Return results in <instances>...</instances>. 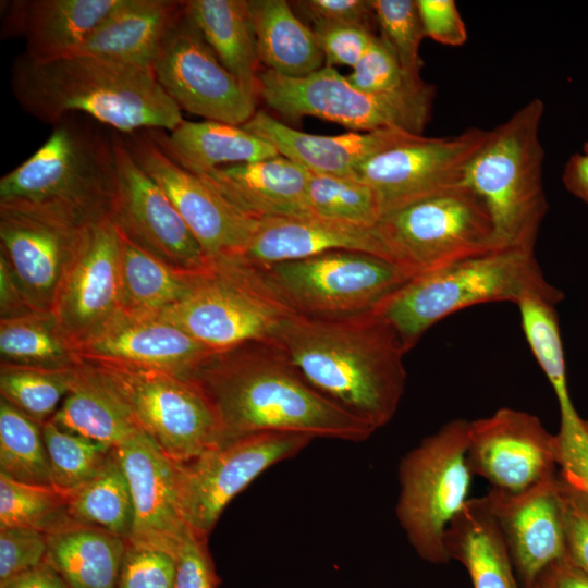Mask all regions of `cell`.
I'll return each instance as SVG.
<instances>
[{
	"label": "cell",
	"mask_w": 588,
	"mask_h": 588,
	"mask_svg": "<svg viewBox=\"0 0 588 588\" xmlns=\"http://www.w3.org/2000/svg\"><path fill=\"white\" fill-rule=\"evenodd\" d=\"M220 583L207 538L188 529L175 554L174 588H219Z\"/></svg>",
	"instance_id": "50"
},
{
	"label": "cell",
	"mask_w": 588,
	"mask_h": 588,
	"mask_svg": "<svg viewBox=\"0 0 588 588\" xmlns=\"http://www.w3.org/2000/svg\"><path fill=\"white\" fill-rule=\"evenodd\" d=\"M115 450L128 480L134 507L128 542L175 558L189 528L179 507L174 462L143 430Z\"/></svg>",
	"instance_id": "23"
},
{
	"label": "cell",
	"mask_w": 588,
	"mask_h": 588,
	"mask_svg": "<svg viewBox=\"0 0 588 588\" xmlns=\"http://www.w3.org/2000/svg\"><path fill=\"white\" fill-rule=\"evenodd\" d=\"M559 302L529 294L517 302L525 338L556 395L561 420L576 418L568 393L566 364L555 306Z\"/></svg>",
	"instance_id": "38"
},
{
	"label": "cell",
	"mask_w": 588,
	"mask_h": 588,
	"mask_svg": "<svg viewBox=\"0 0 588 588\" xmlns=\"http://www.w3.org/2000/svg\"><path fill=\"white\" fill-rule=\"evenodd\" d=\"M118 188L110 220L132 243L170 267L207 271L212 260L161 187L139 167L114 131Z\"/></svg>",
	"instance_id": "17"
},
{
	"label": "cell",
	"mask_w": 588,
	"mask_h": 588,
	"mask_svg": "<svg viewBox=\"0 0 588 588\" xmlns=\"http://www.w3.org/2000/svg\"><path fill=\"white\" fill-rule=\"evenodd\" d=\"M450 560L464 565L474 588H522L500 529L481 497L469 499L444 536Z\"/></svg>",
	"instance_id": "32"
},
{
	"label": "cell",
	"mask_w": 588,
	"mask_h": 588,
	"mask_svg": "<svg viewBox=\"0 0 588 588\" xmlns=\"http://www.w3.org/2000/svg\"><path fill=\"white\" fill-rule=\"evenodd\" d=\"M296 3L313 22L355 24L372 32L377 24L371 0H307Z\"/></svg>",
	"instance_id": "52"
},
{
	"label": "cell",
	"mask_w": 588,
	"mask_h": 588,
	"mask_svg": "<svg viewBox=\"0 0 588 588\" xmlns=\"http://www.w3.org/2000/svg\"><path fill=\"white\" fill-rule=\"evenodd\" d=\"M375 233L381 257L409 279L499 249L489 211L466 184L385 212Z\"/></svg>",
	"instance_id": "7"
},
{
	"label": "cell",
	"mask_w": 588,
	"mask_h": 588,
	"mask_svg": "<svg viewBox=\"0 0 588 588\" xmlns=\"http://www.w3.org/2000/svg\"><path fill=\"white\" fill-rule=\"evenodd\" d=\"M0 364L65 369L82 358L51 311L0 320Z\"/></svg>",
	"instance_id": "36"
},
{
	"label": "cell",
	"mask_w": 588,
	"mask_h": 588,
	"mask_svg": "<svg viewBox=\"0 0 588 588\" xmlns=\"http://www.w3.org/2000/svg\"><path fill=\"white\" fill-rule=\"evenodd\" d=\"M36 310L26 298L5 256L0 252V320L28 315Z\"/></svg>",
	"instance_id": "53"
},
{
	"label": "cell",
	"mask_w": 588,
	"mask_h": 588,
	"mask_svg": "<svg viewBox=\"0 0 588 588\" xmlns=\"http://www.w3.org/2000/svg\"><path fill=\"white\" fill-rule=\"evenodd\" d=\"M193 173L248 218L311 216L307 205L309 171L281 155Z\"/></svg>",
	"instance_id": "25"
},
{
	"label": "cell",
	"mask_w": 588,
	"mask_h": 588,
	"mask_svg": "<svg viewBox=\"0 0 588 588\" xmlns=\"http://www.w3.org/2000/svg\"><path fill=\"white\" fill-rule=\"evenodd\" d=\"M70 518L131 539L134 507L128 480L114 449L102 469L87 485L66 498Z\"/></svg>",
	"instance_id": "37"
},
{
	"label": "cell",
	"mask_w": 588,
	"mask_h": 588,
	"mask_svg": "<svg viewBox=\"0 0 588 588\" xmlns=\"http://www.w3.org/2000/svg\"><path fill=\"white\" fill-rule=\"evenodd\" d=\"M152 71L181 110L205 120L242 126L257 111V99L221 63L185 9L166 37Z\"/></svg>",
	"instance_id": "15"
},
{
	"label": "cell",
	"mask_w": 588,
	"mask_h": 588,
	"mask_svg": "<svg viewBox=\"0 0 588 588\" xmlns=\"http://www.w3.org/2000/svg\"><path fill=\"white\" fill-rule=\"evenodd\" d=\"M543 102L525 103L487 136L471 159L465 183L483 201L499 249L534 250L548 210L540 142Z\"/></svg>",
	"instance_id": "6"
},
{
	"label": "cell",
	"mask_w": 588,
	"mask_h": 588,
	"mask_svg": "<svg viewBox=\"0 0 588 588\" xmlns=\"http://www.w3.org/2000/svg\"><path fill=\"white\" fill-rule=\"evenodd\" d=\"M274 344L315 389L375 431L395 415L405 388L407 352L375 310L330 318L293 313Z\"/></svg>",
	"instance_id": "2"
},
{
	"label": "cell",
	"mask_w": 588,
	"mask_h": 588,
	"mask_svg": "<svg viewBox=\"0 0 588 588\" xmlns=\"http://www.w3.org/2000/svg\"><path fill=\"white\" fill-rule=\"evenodd\" d=\"M425 37L441 45L458 47L467 30L453 0H416Z\"/></svg>",
	"instance_id": "51"
},
{
	"label": "cell",
	"mask_w": 588,
	"mask_h": 588,
	"mask_svg": "<svg viewBox=\"0 0 588 588\" xmlns=\"http://www.w3.org/2000/svg\"><path fill=\"white\" fill-rule=\"evenodd\" d=\"M356 250L381 257L373 226L350 224L314 216L257 220L241 257L254 267L298 260L331 250Z\"/></svg>",
	"instance_id": "27"
},
{
	"label": "cell",
	"mask_w": 588,
	"mask_h": 588,
	"mask_svg": "<svg viewBox=\"0 0 588 588\" xmlns=\"http://www.w3.org/2000/svg\"><path fill=\"white\" fill-rule=\"evenodd\" d=\"M565 558L588 574V492L568 481L559 471Z\"/></svg>",
	"instance_id": "46"
},
{
	"label": "cell",
	"mask_w": 588,
	"mask_h": 588,
	"mask_svg": "<svg viewBox=\"0 0 588 588\" xmlns=\"http://www.w3.org/2000/svg\"><path fill=\"white\" fill-rule=\"evenodd\" d=\"M121 135L135 161L167 194L207 256L212 261L241 257L257 220L238 212L174 160L149 130Z\"/></svg>",
	"instance_id": "16"
},
{
	"label": "cell",
	"mask_w": 588,
	"mask_h": 588,
	"mask_svg": "<svg viewBox=\"0 0 588 588\" xmlns=\"http://www.w3.org/2000/svg\"><path fill=\"white\" fill-rule=\"evenodd\" d=\"M121 235L110 219L90 225L58 290L52 314L76 346L121 311Z\"/></svg>",
	"instance_id": "20"
},
{
	"label": "cell",
	"mask_w": 588,
	"mask_h": 588,
	"mask_svg": "<svg viewBox=\"0 0 588 588\" xmlns=\"http://www.w3.org/2000/svg\"><path fill=\"white\" fill-rule=\"evenodd\" d=\"M174 577L175 558L173 555L127 541L115 588H174Z\"/></svg>",
	"instance_id": "47"
},
{
	"label": "cell",
	"mask_w": 588,
	"mask_h": 588,
	"mask_svg": "<svg viewBox=\"0 0 588 588\" xmlns=\"http://www.w3.org/2000/svg\"><path fill=\"white\" fill-rule=\"evenodd\" d=\"M154 139L192 172L255 162L279 156L264 139L241 125L204 120H183L174 130L150 128Z\"/></svg>",
	"instance_id": "30"
},
{
	"label": "cell",
	"mask_w": 588,
	"mask_h": 588,
	"mask_svg": "<svg viewBox=\"0 0 588 588\" xmlns=\"http://www.w3.org/2000/svg\"><path fill=\"white\" fill-rule=\"evenodd\" d=\"M0 588H69V586L52 567L44 562L0 584Z\"/></svg>",
	"instance_id": "55"
},
{
	"label": "cell",
	"mask_w": 588,
	"mask_h": 588,
	"mask_svg": "<svg viewBox=\"0 0 588 588\" xmlns=\"http://www.w3.org/2000/svg\"><path fill=\"white\" fill-rule=\"evenodd\" d=\"M254 268L292 311L308 317L371 311L409 280L382 257L343 249Z\"/></svg>",
	"instance_id": "11"
},
{
	"label": "cell",
	"mask_w": 588,
	"mask_h": 588,
	"mask_svg": "<svg viewBox=\"0 0 588 588\" xmlns=\"http://www.w3.org/2000/svg\"><path fill=\"white\" fill-rule=\"evenodd\" d=\"M311 437L257 432L224 439L197 456L174 463L181 515L208 538L228 504L268 468L306 448Z\"/></svg>",
	"instance_id": "12"
},
{
	"label": "cell",
	"mask_w": 588,
	"mask_h": 588,
	"mask_svg": "<svg viewBox=\"0 0 588 588\" xmlns=\"http://www.w3.org/2000/svg\"><path fill=\"white\" fill-rule=\"evenodd\" d=\"M313 32L324 56L326 66L347 65L352 69L368 49L376 34L355 24L314 22Z\"/></svg>",
	"instance_id": "49"
},
{
	"label": "cell",
	"mask_w": 588,
	"mask_h": 588,
	"mask_svg": "<svg viewBox=\"0 0 588 588\" xmlns=\"http://www.w3.org/2000/svg\"><path fill=\"white\" fill-rule=\"evenodd\" d=\"M51 487L69 498L102 469L115 448L65 431L51 420L41 425Z\"/></svg>",
	"instance_id": "40"
},
{
	"label": "cell",
	"mask_w": 588,
	"mask_h": 588,
	"mask_svg": "<svg viewBox=\"0 0 588 588\" xmlns=\"http://www.w3.org/2000/svg\"><path fill=\"white\" fill-rule=\"evenodd\" d=\"M562 180L568 192L588 204V155L574 154L565 164Z\"/></svg>",
	"instance_id": "56"
},
{
	"label": "cell",
	"mask_w": 588,
	"mask_h": 588,
	"mask_svg": "<svg viewBox=\"0 0 588 588\" xmlns=\"http://www.w3.org/2000/svg\"><path fill=\"white\" fill-rule=\"evenodd\" d=\"M91 364L113 381L140 429L172 462H186L224 440L218 415L195 381L163 372Z\"/></svg>",
	"instance_id": "13"
},
{
	"label": "cell",
	"mask_w": 588,
	"mask_h": 588,
	"mask_svg": "<svg viewBox=\"0 0 588 588\" xmlns=\"http://www.w3.org/2000/svg\"><path fill=\"white\" fill-rule=\"evenodd\" d=\"M346 78L355 88L372 94L396 90L409 83L422 81L412 79L405 74L394 52L381 36L373 37Z\"/></svg>",
	"instance_id": "45"
},
{
	"label": "cell",
	"mask_w": 588,
	"mask_h": 588,
	"mask_svg": "<svg viewBox=\"0 0 588 588\" xmlns=\"http://www.w3.org/2000/svg\"><path fill=\"white\" fill-rule=\"evenodd\" d=\"M538 294L556 302L563 293L543 277L534 250L497 249L467 257L407 280L373 309L397 333L406 352L446 316L490 302Z\"/></svg>",
	"instance_id": "5"
},
{
	"label": "cell",
	"mask_w": 588,
	"mask_h": 588,
	"mask_svg": "<svg viewBox=\"0 0 588 588\" xmlns=\"http://www.w3.org/2000/svg\"><path fill=\"white\" fill-rule=\"evenodd\" d=\"M242 127L308 171L346 177H353L370 157L416 135L399 128L315 135L290 127L264 110H257Z\"/></svg>",
	"instance_id": "26"
},
{
	"label": "cell",
	"mask_w": 588,
	"mask_h": 588,
	"mask_svg": "<svg viewBox=\"0 0 588 588\" xmlns=\"http://www.w3.org/2000/svg\"><path fill=\"white\" fill-rule=\"evenodd\" d=\"M584 152L588 155V142L584 146Z\"/></svg>",
	"instance_id": "58"
},
{
	"label": "cell",
	"mask_w": 588,
	"mask_h": 588,
	"mask_svg": "<svg viewBox=\"0 0 588 588\" xmlns=\"http://www.w3.org/2000/svg\"><path fill=\"white\" fill-rule=\"evenodd\" d=\"M77 366L49 369L0 364L1 397L41 426L58 411Z\"/></svg>",
	"instance_id": "41"
},
{
	"label": "cell",
	"mask_w": 588,
	"mask_h": 588,
	"mask_svg": "<svg viewBox=\"0 0 588 588\" xmlns=\"http://www.w3.org/2000/svg\"><path fill=\"white\" fill-rule=\"evenodd\" d=\"M71 523L66 498L51 486L24 483L0 474V528L26 527L49 534Z\"/></svg>",
	"instance_id": "43"
},
{
	"label": "cell",
	"mask_w": 588,
	"mask_h": 588,
	"mask_svg": "<svg viewBox=\"0 0 588 588\" xmlns=\"http://www.w3.org/2000/svg\"><path fill=\"white\" fill-rule=\"evenodd\" d=\"M487 132L469 127L446 137L413 135L363 162L353 179L375 191L382 217L396 208L466 184L467 168Z\"/></svg>",
	"instance_id": "14"
},
{
	"label": "cell",
	"mask_w": 588,
	"mask_h": 588,
	"mask_svg": "<svg viewBox=\"0 0 588 588\" xmlns=\"http://www.w3.org/2000/svg\"><path fill=\"white\" fill-rule=\"evenodd\" d=\"M532 588H588V574L564 556L551 564L538 577Z\"/></svg>",
	"instance_id": "54"
},
{
	"label": "cell",
	"mask_w": 588,
	"mask_h": 588,
	"mask_svg": "<svg viewBox=\"0 0 588 588\" xmlns=\"http://www.w3.org/2000/svg\"><path fill=\"white\" fill-rule=\"evenodd\" d=\"M257 56L266 70L302 77L321 70L324 56L316 36L284 0H248Z\"/></svg>",
	"instance_id": "33"
},
{
	"label": "cell",
	"mask_w": 588,
	"mask_h": 588,
	"mask_svg": "<svg viewBox=\"0 0 588 588\" xmlns=\"http://www.w3.org/2000/svg\"><path fill=\"white\" fill-rule=\"evenodd\" d=\"M587 427H588V421H587ZM562 476H563V475H562ZM567 480H568V479H567ZM568 481H569V480H568ZM571 482H572V481H571ZM572 483H573V482H572ZM574 485L577 486V487H579V488H581V489H584L585 491L588 492V487H581V486H578V485H576V483H574Z\"/></svg>",
	"instance_id": "57"
},
{
	"label": "cell",
	"mask_w": 588,
	"mask_h": 588,
	"mask_svg": "<svg viewBox=\"0 0 588 588\" xmlns=\"http://www.w3.org/2000/svg\"><path fill=\"white\" fill-rule=\"evenodd\" d=\"M559 473L520 492L490 489L481 497L507 547L523 588L565 556Z\"/></svg>",
	"instance_id": "22"
},
{
	"label": "cell",
	"mask_w": 588,
	"mask_h": 588,
	"mask_svg": "<svg viewBox=\"0 0 588 588\" xmlns=\"http://www.w3.org/2000/svg\"><path fill=\"white\" fill-rule=\"evenodd\" d=\"M258 98L289 120L314 117L352 132L399 128L422 135L431 117L434 87L420 81L388 93H366L324 65L302 77L265 70L258 77Z\"/></svg>",
	"instance_id": "8"
},
{
	"label": "cell",
	"mask_w": 588,
	"mask_h": 588,
	"mask_svg": "<svg viewBox=\"0 0 588 588\" xmlns=\"http://www.w3.org/2000/svg\"><path fill=\"white\" fill-rule=\"evenodd\" d=\"M59 428L118 448L142 431L121 391L96 365L83 360L58 411Z\"/></svg>",
	"instance_id": "29"
},
{
	"label": "cell",
	"mask_w": 588,
	"mask_h": 588,
	"mask_svg": "<svg viewBox=\"0 0 588 588\" xmlns=\"http://www.w3.org/2000/svg\"><path fill=\"white\" fill-rule=\"evenodd\" d=\"M120 235V302L123 311L139 315L158 314L189 294L200 273L176 270L121 233Z\"/></svg>",
	"instance_id": "35"
},
{
	"label": "cell",
	"mask_w": 588,
	"mask_h": 588,
	"mask_svg": "<svg viewBox=\"0 0 588 588\" xmlns=\"http://www.w3.org/2000/svg\"><path fill=\"white\" fill-rule=\"evenodd\" d=\"M293 313L254 267L230 259L213 261L184 299L156 315L223 352L253 342L274 343Z\"/></svg>",
	"instance_id": "10"
},
{
	"label": "cell",
	"mask_w": 588,
	"mask_h": 588,
	"mask_svg": "<svg viewBox=\"0 0 588 588\" xmlns=\"http://www.w3.org/2000/svg\"><path fill=\"white\" fill-rule=\"evenodd\" d=\"M185 11L245 93L258 99L259 59L248 0H185Z\"/></svg>",
	"instance_id": "34"
},
{
	"label": "cell",
	"mask_w": 588,
	"mask_h": 588,
	"mask_svg": "<svg viewBox=\"0 0 588 588\" xmlns=\"http://www.w3.org/2000/svg\"><path fill=\"white\" fill-rule=\"evenodd\" d=\"M10 83L21 109L50 125L83 114L131 134L150 128L170 132L184 120L152 69L89 54L40 63L22 53L11 65Z\"/></svg>",
	"instance_id": "3"
},
{
	"label": "cell",
	"mask_w": 588,
	"mask_h": 588,
	"mask_svg": "<svg viewBox=\"0 0 588 588\" xmlns=\"http://www.w3.org/2000/svg\"><path fill=\"white\" fill-rule=\"evenodd\" d=\"M47 536L26 527L0 528V584L45 562Z\"/></svg>",
	"instance_id": "48"
},
{
	"label": "cell",
	"mask_w": 588,
	"mask_h": 588,
	"mask_svg": "<svg viewBox=\"0 0 588 588\" xmlns=\"http://www.w3.org/2000/svg\"><path fill=\"white\" fill-rule=\"evenodd\" d=\"M184 9L181 0H121L78 54L152 69Z\"/></svg>",
	"instance_id": "28"
},
{
	"label": "cell",
	"mask_w": 588,
	"mask_h": 588,
	"mask_svg": "<svg viewBox=\"0 0 588 588\" xmlns=\"http://www.w3.org/2000/svg\"><path fill=\"white\" fill-rule=\"evenodd\" d=\"M307 205L311 216L364 226L381 218L375 191L353 177L309 171Z\"/></svg>",
	"instance_id": "42"
},
{
	"label": "cell",
	"mask_w": 588,
	"mask_h": 588,
	"mask_svg": "<svg viewBox=\"0 0 588 588\" xmlns=\"http://www.w3.org/2000/svg\"><path fill=\"white\" fill-rule=\"evenodd\" d=\"M117 188L114 132L86 115L70 114L0 179V205L37 209L87 226L111 218Z\"/></svg>",
	"instance_id": "4"
},
{
	"label": "cell",
	"mask_w": 588,
	"mask_h": 588,
	"mask_svg": "<svg viewBox=\"0 0 588 588\" xmlns=\"http://www.w3.org/2000/svg\"><path fill=\"white\" fill-rule=\"evenodd\" d=\"M90 363L189 379L215 353L174 323L121 311L100 333L76 346Z\"/></svg>",
	"instance_id": "21"
},
{
	"label": "cell",
	"mask_w": 588,
	"mask_h": 588,
	"mask_svg": "<svg viewBox=\"0 0 588 588\" xmlns=\"http://www.w3.org/2000/svg\"><path fill=\"white\" fill-rule=\"evenodd\" d=\"M45 563L69 588H115L127 541L100 528L71 523L46 534Z\"/></svg>",
	"instance_id": "31"
},
{
	"label": "cell",
	"mask_w": 588,
	"mask_h": 588,
	"mask_svg": "<svg viewBox=\"0 0 588 588\" xmlns=\"http://www.w3.org/2000/svg\"><path fill=\"white\" fill-rule=\"evenodd\" d=\"M121 0L4 1L2 33L21 36L35 62H51L78 54L91 34Z\"/></svg>",
	"instance_id": "24"
},
{
	"label": "cell",
	"mask_w": 588,
	"mask_h": 588,
	"mask_svg": "<svg viewBox=\"0 0 588 588\" xmlns=\"http://www.w3.org/2000/svg\"><path fill=\"white\" fill-rule=\"evenodd\" d=\"M189 379L210 400L224 439L292 432L362 442L376 432L315 389L274 343L217 352Z\"/></svg>",
	"instance_id": "1"
},
{
	"label": "cell",
	"mask_w": 588,
	"mask_h": 588,
	"mask_svg": "<svg viewBox=\"0 0 588 588\" xmlns=\"http://www.w3.org/2000/svg\"><path fill=\"white\" fill-rule=\"evenodd\" d=\"M467 460L491 489L525 491L558 474L556 434L535 415L503 407L469 421Z\"/></svg>",
	"instance_id": "18"
},
{
	"label": "cell",
	"mask_w": 588,
	"mask_h": 588,
	"mask_svg": "<svg viewBox=\"0 0 588 588\" xmlns=\"http://www.w3.org/2000/svg\"><path fill=\"white\" fill-rule=\"evenodd\" d=\"M380 36L397 58L405 74L420 81L419 54L425 38L416 0H371Z\"/></svg>",
	"instance_id": "44"
},
{
	"label": "cell",
	"mask_w": 588,
	"mask_h": 588,
	"mask_svg": "<svg viewBox=\"0 0 588 588\" xmlns=\"http://www.w3.org/2000/svg\"><path fill=\"white\" fill-rule=\"evenodd\" d=\"M0 474L24 483L51 486L41 426L2 397Z\"/></svg>",
	"instance_id": "39"
},
{
	"label": "cell",
	"mask_w": 588,
	"mask_h": 588,
	"mask_svg": "<svg viewBox=\"0 0 588 588\" xmlns=\"http://www.w3.org/2000/svg\"><path fill=\"white\" fill-rule=\"evenodd\" d=\"M469 421L454 419L407 452L399 465L396 517L422 560L445 564L448 527L469 501Z\"/></svg>",
	"instance_id": "9"
},
{
	"label": "cell",
	"mask_w": 588,
	"mask_h": 588,
	"mask_svg": "<svg viewBox=\"0 0 588 588\" xmlns=\"http://www.w3.org/2000/svg\"><path fill=\"white\" fill-rule=\"evenodd\" d=\"M89 226L37 209L0 205V252L36 310L52 313L61 281Z\"/></svg>",
	"instance_id": "19"
}]
</instances>
